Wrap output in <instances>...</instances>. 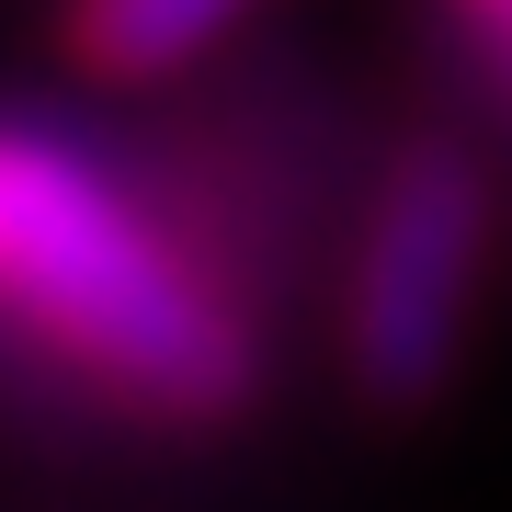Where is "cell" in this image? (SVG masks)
<instances>
[{
  "label": "cell",
  "mask_w": 512,
  "mask_h": 512,
  "mask_svg": "<svg viewBox=\"0 0 512 512\" xmlns=\"http://www.w3.org/2000/svg\"><path fill=\"white\" fill-rule=\"evenodd\" d=\"M0 308L114 399L205 421L251 387V330L57 114L0 137Z\"/></svg>",
  "instance_id": "cell-1"
},
{
  "label": "cell",
  "mask_w": 512,
  "mask_h": 512,
  "mask_svg": "<svg viewBox=\"0 0 512 512\" xmlns=\"http://www.w3.org/2000/svg\"><path fill=\"white\" fill-rule=\"evenodd\" d=\"M478 239H490L478 160L444 137L399 148L365 228H353V285H342V353L376 399H433L444 387L467 296H478Z\"/></svg>",
  "instance_id": "cell-2"
},
{
  "label": "cell",
  "mask_w": 512,
  "mask_h": 512,
  "mask_svg": "<svg viewBox=\"0 0 512 512\" xmlns=\"http://www.w3.org/2000/svg\"><path fill=\"white\" fill-rule=\"evenodd\" d=\"M239 12L251 0H69V46L114 80H160L183 57H205Z\"/></svg>",
  "instance_id": "cell-3"
},
{
  "label": "cell",
  "mask_w": 512,
  "mask_h": 512,
  "mask_svg": "<svg viewBox=\"0 0 512 512\" xmlns=\"http://www.w3.org/2000/svg\"><path fill=\"white\" fill-rule=\"evenodd\" d=\"M467 12H478V23H490V35L512 46V0H467Z\"/></svg>",
  "instance_id": "cell-4"
}]
</instances>
